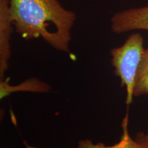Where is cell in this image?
Returning a JSON list of instances; mask_svg holds the SVG:
<instances>
[{
	"label": "cell",
	"mask_w": 148,
	"mask_h": 148,
	"mask_svg": "<svg viewBox=\"0 0 148 148\" xmlns=\"http://www.w3.org/2000/svg\"><path fill=\"white\" fill-rule=\"evenodd\" d=\"M9 7L14 28L23 39L41 38L56 50L70 52L76 15L58 0H9Z\"/></svg>",
	"instance_id": "cell-1"
},
{
	"label": "cell",
	"mask_w": 148,
	"mask_h": 148,
	"mask_svg": "<svg viewBox=\"0 0 148 148\" xmlns=\"http://www.w3.org/2000/svg\"><path fill=\"white\" fill-rule=\"evenodd\" d=\"M143 37L134 33L127 37L121 46L111 49L112 64L114 73L121 79V86L126 90L125 103L130 106L132 102L136 76L145 51Z\"/></svg>",
	"instance_id": "cell-2"
},
{
	"label": "cell",
	"mask_w": 148,
	"mask_h": 148,
	"mask_svg": "<svg viewBox=\"0 0 148 148\" xmlns=\"http://www.w3.org/2000/svg\"><path fill=\"white\" fill-rule=\"evenodd\" d=\"M111 29L115 34L133 30H148V5L118 12L111 17Z\"/></svg>",
	"instance_id": "cell-3"
},
{
	"label": "cell",
	"mask_w": 148,
	"mask_h": 148,
	"mask_svg": "<svg viewBox=\"0 0 148 148\" xmlns=\"http://www.w3.org/2000/svg\"><path fill=\"white\" fill-rule=\"evenodd\" d=\"M9 0H0V79H4L11 56L10 39L13 31Z\"/></svg>",
	"instance_id": "cell-4"
},
{
	"label": "cell",
	"mask_w": 148,
	"mask_h": 148,
	"mask_svg": "<svg viewBox=\"0 0 148 148\" xmlns=\"http://www.w3.org/2000/svg\"><path fill=\"white\" fill-rule=\"evenodd\" d=\"M9 79H0V98L3 99L11 95L12 92L18 91H29L45 93L51 90V86L47 83L39 79L30 78L17 85H11Z\"/></svg>",
	"instance_id": "cell-5"
},
{
	"label": "cell",
	"mask_w": 148,
	"mask_h": 148,
	"mask_svg": "<svg viewBox=\"0 0 148 148\" xmlns=\"http://www.w3.org/2000/svg\"><path fill=\"white\" fill-rule=\"evenodd\" d=\"M143 95H148V48L144 51L134 90V97Z\"/></svg>",
	"instance_id": "cell-6"
},
{
	"label": "cell",
	"mask_w": 148,
	"mask_h": 148,
	"mask_svg": "<svg viewBox=\"0 0 148 148\" xmlns=\"http://www.w3.org/2000/svg\"><path fill=\"white\" fill-rule=\"evenodd\" d=\"M136 141L137 142V146L136 148H148V143L145 140L140 139L137 137L135 138Z\"/></svg>",
	"instance_id": "cell-7"
},
{
	"label": "cell",
	"mask_w": 148,
	"mask_h": 148,
	"mask_svg": "<svg viewBox=\"0 0 148 148\" xmlns=\"http://www.w3.org/2000/svg\"><path fill=\"white\" fill-rule=\"evenodd\" d=\"M136 137H137L140 139L145 140V141L147 142L148 143V134H144V133H138V134L136 135Z\"/></svg>",
	"instance_id": "cell-8"
}]
</instances>
